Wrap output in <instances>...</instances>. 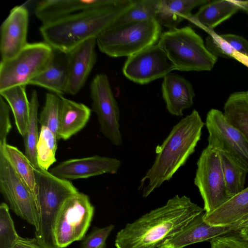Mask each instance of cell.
<instances>
[{
	"instance_id": "d6986e66",
	"label": "cell",
	"mask_w": 248,
	"mask_h": 248,
	"mask_svg": "<svg viewBox=\"0 0 248 248\" xmlns=\"http://www.w3.org/2000/svg\"><path fill=\"white\" fill-rule=\"evenodd\" d=\"M109 0H42L34 8L37 18L46 24L79 12L99 7Z\"/></svg>"
},
{
	"instance_id": "f1b7e54d",
	"label": "cell",
	"mask_w": 248,
	"mask_h": 248,
	"mask_svg": "<svg viewBox=\"0 0 248 248\" xmlns=\"http://www.w3.org/2000/svg\"><path fill=\"white\" fill-rule=\"evenodd\" d=\"M38 94L36 90L31 92L30 101V114L29 123L25 134L23 137L25 155L33 166L36 168H40L37 160V144L38 140V124L39 107Z\"/></svg>"
},
{
	"instance_id": "4dcf8cb0",
	"label": "cell",
	"mask_w": 248,
	"mask_h": 248,
	"mask_svg": "<svg viewBox=\"0 0 248 248\" xmlns=\"http://www.w3.org/2000/svg\"><path fill=\"white\" fill-rule=\"evenodd\" d=\"M160 0H133L131 8L113 24L155 19Z\"/></svg>"
},
{
	"instance_id": "44dd1931",
	"label": "cell",
	"mask_w": 248,
	"mask_h": 248,
	"mask_svg": "<svg viewBox=\"0 0 248 248\" xmlns=\"http://www.w3.org/2000/svg\"><path fill=\"white\" fill-rule=\"evenodd\" d=\"M239 8L233 0H219L202 5L187 19L192 24L212 30L230 18Z\"/></svg>"
},
{
	"instance_id": "d6a6232c",
	"label": "cell",
	"mask_w": 248,
	"mask_h": 248,
	"mask_svg": "<svg viewBox=\"0 0 248 248\" xmlns=\"http://www.w3.org/2000/svg\"><path fill=\"white\" fill-rule=\"evenodd\" d=\"M205 46L214 55L236 60L248 67V57L237 52L220 35L215 32L209 33L205 40Z\"/></svg>"
},
{
	"instance_id": "60d3db41",
	"label": "cell",
	"mask_w": 248,
	"mask_h": 248,
	"mask_svg": "<svg viewBox=\"0 0 248 248\" xmlns=\"http://www.w3.org/2000/svg\"><path fill=\"white\" fill-rule=\"evenodd\" d=\"M232 0L238 6L239 9L248 14V0Z\"/></svg>"
},
{
	"instance_id": "d4e9b609",
	"label": "cell",
	"mask_w": 248,
	"mask_h": 248,
	"mask_svg": "<svg viewBox=\"0 0 248 248\" xmlns=\"http://www.w3.org/2000/svg\"><path fill=\"white\" fill-rule=\"evenodd\" d=\"M217 152L226 188L232 198L245 189L248 167L229 153L221 150Z\"/></svg>"
},
{
	"instance_id": "7402d4cb",
	"label": "cell",
	"mask_w": 248,
	"mask_h": 248,
	"mask_svg": "<svg viewBox=\"0 0 248 248\" xmlns=\"http://www.w3.org/2000/svg\"><path fill=\"white\" fill-rule=\"evenodd\" d=\"M208 2L207 0H160L155 19L169 30L177 28L184 19H188L195 7Z\"/></svg>"
},
{
	"instance_id": "d590c367",
	"label": "cell",
	"mask_w": 248,
	"mask_h": 248,
	"mask_svg": "<svg viewBox=\"0 0 248 248\" xmlns=\"http://www.w3.org/2000/svg\"><path fill=\"white\" fill-rule=\"evenodd\" d=\"M114 227V225L110 224L94 228L83 241L81 248H105L106 241Z\"/></svg>"
},
{
	"instance_id": "f35d334b",
	"label": "cell",
	"mask_w": 248,
	"mask_h": 248,
	"mask_svg": "<svg viewBox=\"0 0 248 248\" xmlns=\"http://www.w3.org/2000/svg\"><path fill=\"white\" fill-rule=\"evenodd\" d=\"M10 248H42L35 238H23L21 236Z\"/></svg>"
},
{
	"instance_id": "52a82bcc",
	"label": "cell",
	"mask_w": 248,
	"mask_h": 248,
	"mask_svg": "<svg viewBox=\"0 0 248 248\" xmlns=\"http://www.w3.org/2000/svg\"><path fill=\"white\" fill-rule=\"evenodd\" d=\"M54 50L44 42L28 43L12 58L1 61L0 91L15 86L29 84L54 59Z\"/></svg>"
},
{
	"instance_id": "2e32d148",
	"label": "cell",
	"mask_w": 248,
	"mask_h": 248,
	"mask_svg": "<svg viewBox=\"0 0 248 248\" xmlns=\"http://www.w3.org/2000/svg\"><path fill=\"white\" fill-rule=\"evenodd\" d=\"M96 38H92L65 54L68 72L66 93L75 95L84 86L96 62Z\"/></svg>"
},
{
	"instance_id": "83f0119b",
	"label": "cell",
	"mask_w": 248,
	"mask_h": 248,
	"mask_svg": "<svg viewBox=\"0 0 248 248\" xmlns=\"http://www.w3.org/2000/svg\"><path fill=\"white\" fill-rule=\"evenodd\" d=\"M67 82L66 62H60L54 58L48 67L33 78L29 84L46 88L54 94L62 96L66 93Z\"/></svg>"
},
{
	"instance_id": "cb8c5ba5",
	"label": "cell",
	"mask_w": 248,
	"mask_h": 248,
	"mask_svg": "<svg viewBox=\"0 0 248 248\" xmlns=\"http://www.w3.org/2000/svg\"><path fill=\"white\" fill-rule=\"evenodd\" d=\"M0 152L31 193L39 214L38 191L34 168L26 155L15 146L7 143L0 146Z\"/></svg>"
},
{
	"instance_id": "7c38bea8",
	"label": "cell",
	"mask_w": 248,
	"mask_h": 248,
	"mask_svg": "<svg viewBox=\"0 0 248 248\" xmlns=\"http://www.w3.org/2000/svg\"><path fill=\"white\" fill-rule=\"evenodd\" d=\"M173 70L175 67L157 44L127 57L122 69L127 78L141 85L164 78Z\"/></svg>"
},
{
	"instance_id": "e575fe53",
	"label": "cell",
	"mask_w": 248,
	"mask_h": 248,
	"mask_svg": "<svg viewBox=\"0 0 248 248\" xmlns=\"http://www.w3.org/2000/svg\"><path fill=\"white\" fill-rule=\"evenodd\" d=\"M233 232L211 239V248H248V240L238 232Z\"/></svg>"
},
{
	"instance_id": "836d02e7",
	"label": "cell",
	"mask_w": 248,
	"mask_h": 248,
	"mask_svg": "<svg viewBox=\"0 0 248 248\" xmlns=\"http://www.w3.org/2000/svg\"><path fill=\"white\" fill-rule=\"evenodd\" d=\"M19 236L8 204L2 202L0 205V248H10Z\"/></svg>"
},
{
	"instance_id": "ba28073f",
	"label": "cell",
	"mask_w": 248,
	"mask_h": 248,
	"mask_svg": "<svg viewBox=\"0 0 248 248\" xmlns=\"http://www.w3.org/2000/svg\"><path fill=\"white\" fill-rule=\"evenodd\" d=\"M94 213L88 196L78 192L67 198L57 215L54 238L58 248H64L85 235Z\"/></svg>"
},
{
	"instance_id": "ffe728a7",
	"label": "cell",
	"mask_w": 248,
	"mask_h": 248,
	"mask_svg": "<svg viewBox=\"0 0 248 248\" xmlns=\"http://www.w3.org/2000/svg\"><path fill=\"white\" fill-rule=\"evenodd\" d=\"M61 108L57 139L67 140L81 130L88 122L91 109L81 103L61 96Z\"/></svg>"
},
{
	"instance_id": "5bb4252c",
	"label": "cell",
	"mask_w": 248,
	"mask_h": 248,
	"mask_svg": "<svg viewBox=\"0 0 248 248\" xmlns=\"http://www.w3.org/2000/svg\"><path fill=\"white\" fill-rule=\"evenodd\" d=\"M121 164L116 158L95 155L65 160L51 169L49 172L62 179L76 180L116 173Z\"/></svg>"
},
{
	"instance_id": "6da1fadb",
	"label": "cell",
	"mask_w": 248,
	"mask_h": 248,
	"mask_svg": "<svg viewBox=\"0 0 248 248\" xmlns=\"http://www.w3.org/2000/svg\"><path fill=\"white\" fill-rule=\"evenodd\" d=\"M204 209L183 195H176L119 231L116 248H158L183 230Z\"/></svg>"
},
{
	"instance_id": "5b68a950",
	"label": "cell",
	"mask_w": 248,
	"mask_h": 248,
	"mask_svg": "<svg viewBox=\"0 0 248 248\" xmlns=\"http://www.w3.org/2000/svg\"><path fill=\"white\" fill-rule=\"evenodd\" d=\"M157 45L176 70L210 71L217 61L201 36L189 26L162 32Z\"/></svg>"
},
{
	"instance_id": "e0dca14e",
	"label": "cell",
	"mask_w": 248,
	"mask_h": 248,
	"mask_svg": "<svg viewBox=\"0 0 248 248\" xmlns=\"http://www.w3.org/2000/svg\"><path fill=\"white\" fill-rule=\"evenodd\" d=\"M204 214L203 212L196 217L183 230L158 248H184L233 232L232 225L213 226L208 224L203 219Z\"/></svg>"
},
{
	"instance_id": "f546056e",
	"label": "cell",
	"mask_w": 248,
	"mask_h": 248,
	"mask_svg": "<svg viewBox=\"0 0 248 248\" xmlns=\"http://www.w3.org/2000/svg\"><path fill=\"white\" fill-rule=\"evenodd\" d=\"M57 138L48 128L41 126L37 144V160L39 167L47 170L56 161Z\"/></svg>"
},
{
	"instance_id": "74e56055",
	"label": "cell",
	"mask_w": 248,
	"mask_h": 248,
	"mask_svg": "<svg viewBox=\"0 0 248 248\" xmlns=\"http://www.w3.org/2000/svg\"><path fill=\"white\" fill-rule=\"evenodd\" d=\"M235 50L242 55L248 57V41L243 36L234 34H220Z\"/></svg>"
},
{
	"instance_id": "484cf974",
	"label": "cell",
	"mask_w": 248,
	"mask_h": 248,
	"mask_svg": "<svg viewBox=\"0 0 248 248\" xmlns=\"http://www.w3.org/2000/svg\"><path fill=\"white\" fill-rule=\"evenodd\" d=\"M26 87V85H17L0 91V96L12 109L16 126L22 137L26 131L30 114V101Z\"/></svg>"
},
{
	"instance_id": "4316f807",
	"label": "cell",
	"mask_w": 248,
	"mask_h": 248,
	"mask_svg": "<svg viewBox=\"0 0 248 248\" xmlns=\"http://www.w3.org/2000/svg\"><path fill=\"white\" fill-rule=\"evenodd\" d=\"M224 111L228 123L248 141V91L231 94L225 103Z\"/></svg>"
},
{
	"instance_id": "9a60e30c",
	"label": "cell",
	"mask_w": 248,
	"mask_h": 248,
	"mask_svg": "<svg viewBox=\"0 0 248 248\" xmlns=\"http://www.w3.org/2000/svg\"><path fill=\"white\" fill-rule=\"evenodd\" d=\"M29 12L23 5L16 6L10 12L0 26L1 61L10 59L28 44Z\"/></svg>"
},
{
	"instance_id": "ab89813d",
	"label": "cell",
	"mask_w": 248,
	"mask_h": 248,
	"mask_svg": "<svg viewBox=\"0 0 248 248\" xmlns=\"http://www.w3.org/2000/svg\"><path fill=\"white\" fill-rule=\"evenodd\" d=\"M233 232H239L242 229L248 228V214L232 224Z\"/></svg>"
},
{
	"instance_id": "7a4b0ae2",
	"label": "cell",
	"mask_w": 248,
	"mask_h": 248,
	"mask_svg": "<svg viewBox=\"0 0 248 248\" xmlns=\"http://www.w3.org/2000/svg\"><path fill=\"white\" fill-rule=\"evenodd\" d=\"M133 0H109L107 4L42 24L44 42L66 54L85 41L96 38L132 6Z\"/></svg>"
},
{
	"instance_id": "8fae6325",
	"label": "cell",
	"mask_w": 248,
	"mask_h": 248,
	"mask_svg": "<svg viewBox=\"0 0 248 248\" xmlns=\"http://www.w3.org/2000/svg\"><path fill=\"white\" fill-rule=\"evenodd\" d=\"M0 191L10 208L18 217L39 227V214L35 201L26 186L0 152Z\"/></svg>"
},
{
	"instance_id": "277c9868",
	"label": "cell",
	"mask_w": 248,
	"mask_h": 248,
	"mask_svg": "<svg viewBox=\"0 0 248 248\" xmlns=\"http://www.w3.org/2000/svg\"><path fill=\"white\" fill-rule=\"evenodd\" d=\"M39 206V227L35 238L42 248H58L54 238L55 221L64 202L79 191L69 180L47 170L34 168Z\"/></svg>"
},
{
	"instance_id": "8992f818",
	"label": "cell",
	"mask_w": 248,
	"mask_h": 248,
	"mask_svg": "<svg viewBox=\"0 0 248 248\" xmlns=\"http://www.w3.org/2000/svg\"><path fill=\"white\" fill-rule=\"evenodd\" d=\"M162 26L155 20L113 24L96 38L99 50L111 57L131 56L157 44Z\"/></svg>"
},
{
	"instance_id": "603a6c76",
	"label": "cell",
	"mask_w": 248,
	"mask_h": 248,
	"mask_svg": "<svg viewBox=\"0 0 248 248\" xmlns=\"http://www.w3.org/2000/svg\"><path fill=\"white\" fill-rule=\"evenodd\" d=\"M248 214V186L214 211L204 220L213 226L231 225Z\"/></svg>"
},
{
	"instance_id": "4fadbf2b",
	"label": "cell",
	"mask_w": 248,
	"mask_h": 248,
	"mask_svg": "<svg viewBox=\"0 0 248 248\" xmlns=\"http://www.w3.org/2000/svg\"><path fill=\"white\" fill-rule=\"evenodd\" d=\"M205 125L209 134L208 146L229 153L248 167V141L228 123L222 112L210 109Z\"/></svg>"
},
{
	"instance_id": "3957f363",
	"label": "cell",
	"mask_w": 248,
	"mask_h": 248,
	"mask_svg": "<svg viewBox=\"0 0 248 248\" xmlns=\"http://www.w3.org/2000/svg\"><path fill=\"white\" fill-rule=\"evenodd\" d=\"M204 123L194 109L175 124L161 145L156 147L151 167L141 179L142 196L147 198L163 183L170 181L195 152Z\"/></svg>"
},
{
	"instance_id": "8d00e7d4",
	"label": "cell",
	"mask_w": 248,
	"mask_h": 248,
	"mask_svg": "<svg viewBox=\"0 0 248 248\" xmlns=\"http://www.w3.org/2000/svg\"><path fill=\"white\" fill-rule=\"evenodd\" d=\"M10 107L4 101V98L0 97V146L7 143V138L11 129L9 112Z\"/></svg>"
},
{
	"instance_id": "ac0fdd59",
	"label": "cell",
	"mask_w": 248,
	"mask_h": 248,
	"mask_svg": "<svg viewBox=\"0 0 248 248\" xmlns=\"http://www.w3.org/2000/svg\"><path fill=\"white\" fill-rule=\"evenodd\" d=\"M161 91L166 108L172 115L182 116L183 111L193 104L195 93L193 86L181 76L170 73L165 76Z\"/></svg>"
},
{
	"instance_id": "30bf717a",
	"label": "cell",
	"mask_w": 248,
	"mask_h": 248,
	"mask_svg": "<svg viewBox=\"0 0 248 248\" xmlns=\"http://www.w3.org/2000/svg\"><path fill=\"white\" fill-rule=\"evenodd\" d=\"M92 110L97 115L102 134L115 146L123 143L120 129V109L107 75H95L90 85Z\"/></svg>"
},
{
	"instance_id": "b9f144b4",
	"label": "cell",
	"mask_w": 248,
	"mask_h": 248,
	"mask_svg": "<svg viewBox=\"0 0 248 248\" xmlns=\"http://www.w3.org/2000/svg\"><path fill=\"white\" fill-rule=\"evenodd\" d=\"M238 232L241 235L248 240V228L241 230Z\"/></svg>"
},
{
	"instance_id": "1f68e13d",
	"label": "cell",
	"mask_w": 248,
	"mask_h": 248,
	"mask_svg": "<svg viewBox=\"0 0 248 248\" xmlns=\"http://www.w3.org/2000/svg\"><path fill=\"white\" fill-rule=\"evenodd\" d=\"M61 104V96L53 93H46L45 105L38 117V122L41 125L48 128L56 137L59 126Z\"/></svg>"
},
{
	"instance_id": "9c48e42d",
	"label": "cell",
	"mask_w": 248,
	"mask_h": 248,
	"mask_svg": "<svg viewBox=\"0 0 248 248\" xmlns=\"http://www.w3.org/2000/svg\"><path fill=\"white\" fill-rule=\"evenodd\" d=\"M197 165L194 184L203 201L205 213L208 214L226 203L231 197L226 188L217 150L207 146L202 150Z\"/></svg>"
}]
</instances>
